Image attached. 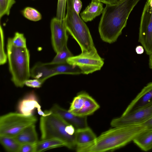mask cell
Here are the masks:
<instances>
[{
    "mask_svg": "<svg viewBox=\"0 0 152 152\" xmlns=\"http://www.w3.org/2000/svg\"><path fill=\"white\" fill-rule=\"evenodd\" d=\"M140 1L121 0L115 4H106L98 27L103 41L111 44L117 41L126 26L131 12Z\"/></svg>",
    "mask_w": 152,
    "mask_h": 152,
    "instance_id": "obj_1",
    "label": "cell"
},
{
    "mask_svg": "<svg viewBox=\"0 0 152 152\" xmlns=\"http://www.w3.org/2000/svg\"><path fill=\"white\" fill-rule=\"evenodd\" d=\"M146 128L142 125L113 127L102 133L92 142L76 146L78 152H103L113 151L132 141Z\"/></svg>",
    "mask_w": 152,
    "mask_h": 152,
    "instance_id": "obj_2",
    "label": "cell"
},
{
    "mask_svg": "<svg viewBox=\"0 0 152 152\" xmlns=\"http://www.w3.org/2000/svg\"><path fill=\"white\" fill-rule=\"evenodd\" d=\"M45 112L46 115L41 116L39 122L41 140L58 139L64 142L67 148L75 149V128L58 115L51 112L49 110H46Z\"/></svg>",
    "mask_w": 152,
    "mask_h": 152,
    "instance_id": "obj_3",
    "label": "cell"
},
{
    "mask_svg": "<svg viewBox=\"0 0 152 152\" xmlns=\"http://www.w3.org/2000/svg\"><path fill=\"white\" fill-rule=\"evenodd\" d=\"M7 49L12 80L16 87H23L30 76L29 50L27 47L19 48L14 46L11 38L8 39Z\"/></svg>",
    "mask_w": 152,
    "mask_h": 152,
    "instance_id": "obj_4",
    "label": "cell"
},
{
    "mask_svg": "<svg viewBox=\"0 0 152 152\" xmlns=\"http://www.w3.org/2000/svg\"><path fill=\"white\" fill-rule=\"evenodd\" d=\"M64 19L68 31L80 46L82 52L91 51L95 47L89 29L75 10L73 0H66Z\"/></svg>",
    "mask_w": 152,
    "mask_h": 152,
    "instance_id": "obj_5",
    "label": "cell"
},
{
    "mask_svg": "<svg viewBox=\"0 0 152 152\" xmlns=\"http://www.w3.org/2000/svg\"><path fill=\"white\" fill-rule=\"evenodd\" d=\"M36 116L11 112L0 117V136L14 137L27 126L35 124Z\"/></svg>",
    "mask_w": 152,
    "mask_h": 152,
    "instance_id": "obj_6",
    "label": "cell"
},
{
    "mask_svg": "<svg viewBox=\"0 0 152 152\" xmlns=\"http://www.w3.org/2000/svg\"><path fill=\"white\" fill-rule=\"evenodd\" d=\"M82 72L77 66L67 63L61 64L39 62L30 70V76L38 79L43 83L48 78L53 76L62 74L78 75Z\"/></svg>",
    "mask_w": 152,
    "mask_h": 152,
    "instance_id": "obj_7",
    "label": "cell"
},
{
    "mask_svg": "<svg viewBox=\"0 0 152 152\" xmlns=\"http://www.w3.org/2000/svg\"><path fill=\"white\" fill-rule=\"evenodd\" d=\"M67 63L78 67L83 74L88 75L100 70L104 60L98 54L95 47L90 51L84 52L67 59Z\"/></svg>",
    "mask_w": 152,
    "mask_h": 152,
    "instance_id": "obj_8",
    "label": "cell"
},
{
    "mask_svg": "<svg viewBox=\"0 0 152 152\" xmlns=\"http://www.w3.org/2000/svg\"><path fill=\"white\" fill-rule=\"evenodd\" d=\"M147 0L142 12L139 29L138 42L149 56L152 54V6Z\"/></svg>",
    "mask_w": 152,
    "mask_h": 152,
    "instance_id": "obj_9",
    "label": "cell"
},
{
    "mask_svg": "<svg viewBox=\"0 0 152 152\" xmlns=\"http://www.w3.org/2000/svg\"><path fill=\"white\" fill-rule=\"evenodd\" d=\"M99 107L91 96L86 92L82 91L74 97L68 110L77 116L87 117L93 114Z\"/></svg>",
    "mask_w": 152,
    "mask_h": 152,
    "instance_id": "obj_10",
    "label": "cell"
},
{
    "mask_svg": "<svg viewBox=\"0 0 152 152\" xmlns=\"http://www.w3.org/2000/svg\"><path fill=\"white\" fill-rule=\"evenodd\" d=\"M152 115V105L124 115H122L120 117L113 119L110 125L113 127H115L141 125Z\"/></svg>",
    "mask_w": 152,
    "mask_h": 152,
    "instance_id": "obj_11",
    "label": "cell"
},
{
    "mask_svg": "<svg viewBox=\"0 0 152 152\" xmlns=\"http://www.w3.org/2000/svg\"><path fill=\"white\" fill-rule=\"evenodd\" d=\"M51 39L53 49L57 53L67 46L68 36L64 20L54 18L50 23Z\"/></svg>",
    "mask_w": 152,
    "mask_h": 152,
    "instance_id": "obj_12",
    "label": "cell"
},
{
    "mask_svg": "<svg viewBox=\"0 0 152 152\" xmlns=\"http://www.w3.org/2000/svg\"><path fill=\"white\" fill-rule=\"evenodd\" d=\"M152 105V82L148 83L131 101L122 115Z\"/></svg>",
    "mask_w": 152,
    "mask_h": 152,
    "instance_id": "obj_13",
    "label": "cell"
},
{
    "mask_svg": "<svg viewBox=\"0 0 152 152\" xmlns=\"http://www.w3.org/2000/svg\"><path fill=\"white\" fill-rule=\"evenodd\" d=\"M49 110L58 115L66 122L72 126L76 130L88 126L87 117L75 115L57 104H54Z\"/></svg>",
    "mask_w": 152,
    "mask_h": 152,
    "instance_id": "obj_14",
    "label": "cell"
},
{
    "mask_svg": "<svg viewBox=\"0 0 152 152\" xmlns=\"http://www.w3.org/2000/svg\"><path fill=\"white\" fill-rule=\"evenodd\" d=\"M41 109L37 97L34 91L27 95L19 102L18 109L19 113L26 116L32 115L35 109Z\"/></svg>",
    "mask_w": 152,
    "mask_h": 152,
    "instance_id": "obj_15",
    "label": "cell"
},
{
    "mask_svg": "<svg viewBox=\"0 0 152 152\" xmlns=\"http://www.w3.org/2000/svg\"><path fill=\"white\" fill-rule=\"evenodd\" d=\"M104 8L100 1L91 0V2L80 14L81 18L85 22L91 21L102 13Z\"/></svg>",
    "mask_w": 152,
    "mask_h": 152,
    "instance_id": "obj_16",
    "label": "cell"
},
{
    "mask_svg": "<svg viewBox=\"0 0 152 152\" xmlns=\"http://www.w3.org/2000/svg\"><path fill=\"white\" fill-rule=\"evenodd\" d=\"M142 150L147 151L152 148V128H146L132 141Z\"/></svg>",
    "mask_w": 152,
    "mask_h": 152,
    "instance_id": "obj_17",
    "label": "cell"
},
{
    "mask_svg": "<svg viewBox=\"0 0 152 152\" xmlns=\"http://www.w3.org/2000/svg\"><path fill=\"white\" fill-rule=\"evenodd\" d=\"M14 137L20 144H35L38 141L35 124L27 126Z\"/></svg>",
    "mask_w": 152,
    "mask_h": 152,
    "instance_id": "obj_18",
    "label": "cell"
},
{
    "mask_svg": "<svg viewBox=\"0 0 152 152\" xmlns=\"http://www.w3.org/2000/svg\"><path fill=\"white\" fill-rule=\"evenodd\" d=\"M96 137L92 130L88 126L76 130L75 140L76 146L90 143L94 141Z\"/></svg>",
    "mask_w": 152,
    "mask_h": 152,
    "instance_id": "obj_19",
    "label": "cell"
},
{
    "mask_svg": "<svg viewBox=\"0 0 152 152\" xmlns=\"http://www.w3.org/2000/svg\"><path fill=\"white\" fill-rule=\"evenodd\" d=\"M35 146V152H39L53 148L65 146V144L61 140L52 138L38 141Z\"/></svg>",
    "mask_w": 152,
    "mask_h": 152,
    "instance_id": "obj_20",
    "label": "cell"
},
{
    "mask_svg": "<svg viewBox=\"0 0 152 152\" xmlns=\"http://www.w3.org/2000/svg\"><path fill=\"white\" fill-rule=\"evenodd\" d=\"M0 143L6 150L10 152H18L20 144L14 137L0 136Z\"/></svg>",
    "mask_w": 152,
    "mask_h": 152,
    "instance_id": "obj_21",
    "label": "cell"
},
{
    "mask_svg": "<svg viewBox=\"0 0 152 152\" xmlns=\"http://www.w3.org/2000/svg\"><path fill=\"white\" fill-rule=\"evenodd\" d=\"M73 56L66 46L56 53V55L51 62L56 64L66 63L67 59Z\"/></svg>",
    "mask_w": 152,
    "mask_h": 152,
    "instance_id": "obj_22",
    "label": "cell"
},
{
    "mask_svg": "<svg viewBox=\"0 0 152 152\" xmlns=\"http://www.w3.org/2000/svg\"><path fill=\"white\" fill-rule=\"evenodd\" d=\"M22 12L25 17L32 21H38L42 18L41 14L36 9L31 7L25 8Z\"/></svg>",
    "mask_w": 152,
    "mask_h": 152,
    "instance_id": "obj_23",
    "label": "cell"
},
{
    "mask_svg": "<svg viewBox=\"0 0 152 152\" xmlns=\"http://www.w3.org/2000/svg\"><path fill=\"white\" fill-rule=\"evenodd\" d=\"M15 3V0H0V18L4 15H9L10 9Z\"/></svg>",
    "mask_w": 152,
    "mask_h": 152,
    "instance_id": "obj_24",
    "label": "cell"
},
{
    "mask_svg": "<svg viewBox=\"0 0 152 152\" xmlns=\"http://www.w3.org/2000/svg\"><path fill=\"white\" fill-rule=\"evenodd\" d=\"M12 43L14 46L19 48H26V39L23 34L18 32L15 33L12 38Z\"/></svg>",
    "mask_w": 152,
    "mask_h": 152,
    "instance_id": "obj_25",
    "label": "cell"
},
{
    "mask_svg": "<svg viewBox=\"0 0 152 152\" xmlns=\"http://www.w3.org/2000/svg\"><path fill=\"white\" fill-rule=\"evenodd\" d=\"M66 3V0H58L56 18L59 20L65 18Z\"/></svg>",
    "mask_w": 152,
    "mask_h": 152,
    "instance_id": "obj_26",
    "label": "cell"
},
{
    "mask_svg": "<svg viewBox=\"0 0 152 152\" xmlns=\"http://www.w3.org/2000/svg\"><path fill=\"white\" fill-rule=\"evenodd\" d=\"M0 64L1 65L6 63L7 59V56L4 50V33L1 25L0 26Z\"/></svg>",
    "mask_w": 152,
    "mask_h": 152,
    "instance_id": "obj_27",
    "label": "cell"
},
{
    "mask_svg": "<svg viewBox=\"0 0 152 152\" xmlns=\"http://www.w3.org/2000/svg\"><path fill=\"white\" fill-rule=\"evenodd\" d=\"M35 144L29 143L21 144L18 152H35Z\"/></svg>",
    "mask_w": 152,
    "mask_h": 152,
    "instance_id": "obj_28",
    "label": "cell"
},
{
    "mask_svg": "<svg viewBox=\"0 0 152 152\" xmlns=\"http://www.w3.org/2000/svg\"><path fill=\"white\" fill-rule=\"evenodd\" d=\"M43 83L40 80L35 79L33 80H28L25 83L27 86L33 88H40Z\"/></svg>",
    "mask_w": 152,
    "mask_h": 152,
    "instance_id": "obj_29",
    "label": "cell"
},
{
    "mask_svg": "<svg viewBox=\"0 0 152 152\" xmlns=\"http://www.w3.org/2000/svg\"><path fill=\"white\" fill-rule=\"evenodd\" d=\"M74 7L75 10L79 15L82 6V3L80 0H73Z\"/></svg>",
    "mask_w": 152,
    "mask_h": 152,
    "instance_id": "obj_30",
    "label": "cell"
},
{
    "mask_svg": "<svg viewBox=\"0 0 152 152\" xmlns=\"http://www.w3.org/2000/svg\"><path fill=\"white\" fill-rule=\"evenodd\" d=\"M141 125L144 126L146 128H152V115L147 121Z\"/></svg>",
    "mask_w": 152,
    "mask_h": 152,
    "instance_id": "obj_31",
    "label": "cell"
},
{
    "mask_svg": "<svg viewBox=\"0 0 152 152\" xmlns=\"http://www.w3.org/2000/svg\"><path fill=\"white\" fill-rule=\"evenodd\" d=\"M121 0H101V2L106 4H113L118 3Z\"/></svg>",
    "mask_w": 152,
    "mask_h": 152,
    "instance_id": "obj_32",
    "label": "cell"
},
{
    "mask_svg": "<svg viewBox=\"0 0 152 152\" xmlns=\"http://www.w3.org/2000/svg\"><path fill=\"white\" fill-rule=\"evenodd\" d=\"M135 51L136 53L138 54H142L144 52V48L142 46L138 45L135 48Z\"/></svg>",
    "mask_w": 152,
    "mask_h": 152,
    "instance_id": "obj_33",
    "label": "cell"
},
{
    "mask_svg": "<svg viewBox=\"0 0 152 152\" xmlns=\"http://www.w3.org/2000/svg\"><path fill=\"white\" fill-rule=\"evenodd\" d=\"M149 56V66L150 68L152 69V54Z\"/></svg>",
    "mask_w": 152,
    "mask_h": 152,
    "instance_id": "obj_34",
    "label": "cell"
},
{
    "mask_svg": "<svg viewBox=\"0 0 152 152\" xmlns=\"http://www.w3.org/2000/svg\"><path fill=\"white\" fill-rule=\"evenodd\" d=\"M91 0L97 1H99L101 2V0Z\"/></svg>",
    "mask_w": 152,
    "mask_h": 152,
    "instance_id": "obj_35",
    "label": "cell"
}]
</instances>
